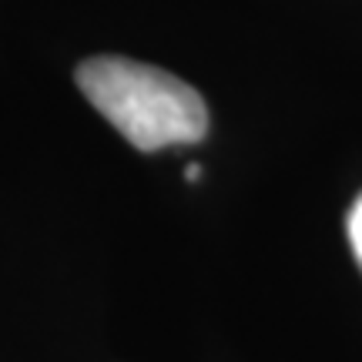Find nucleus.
I'll return each instance as SVG.
<instances>
[{
  "label": "nucleus",
  "instance_id": "1",
  "mask_svg": "<svg viewBox=\"0 0 362 362\" xmlns=\"http://www.w3.org/2000/svg\"><path fill=\"white\" fill-rule=\"evenodd\" d=\"M74 81L104 121H111L138 151L194 144L208 134L202 94L161 67L107 54L78 64Z\"/></svg>",
  "mask_w": 362,
  "mask_h": 362
},
{
  "label": "nucleus",
  "instance_id": "2",
  "mask_svg": "<svg viewBox=\"0 0 362 362\" xmlns=\"http://www.w3.org/2000/svg\"><path fill=\"white\" fill-rule=\"evenodd\" d=\"M346 232H349V245H352V255L359 262L362 269V194L352 202L349 208V218H346Z\"/></svg>",
  "mask_w": 362,
  "mask_h": 362
},
{
  "label": "nucleus",
  "instance_id": "3",
  "mask_svg": "<svg viewBox=\"0 0 362 362\" xmlns=\"http://www.w3.org/2000/svg\"><path fill=\"white\" fill-rule=\"evenodd\" d=\"M198 175H202V168H198V165H192V168H188V181H198Z\"/></svg>",
  "mask_w": 362,
  "mask_h": 362
}]
</instances>
